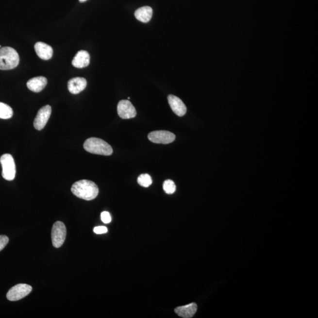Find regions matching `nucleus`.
<instances>
[{"mask_svg": "<svg viewBox=\"0 0 318 318\" xmlns=\"http://www.w3.org/2000/svg\"><path fill=\"white\" fill-rule=\"evenodd\" d=\"M90 57L88 52L80 50L76 54L72 61V65L74 67L82 68L87 67L90 64Z\"/></svg>", "mask_w": 318, "mask_h": 318, "instance_id": "nucleus-13", "label": "nucleus"}, {"mask_svg": "<svg viewBox=\"0 0 318 318\" xmlns=\"http://www.w3.org/2000/svg\"><path fill=\"white\" fill-rule=\"evenodd\" d=\"M8 242H9V239L7 236L0 235V251L6 247Z\"/></svg>", "mask_w": 318, "mask_h": 318, "instance_id": "nucleus-21", "label": "nucleus"}, {"mask_svg": "<svg viewBox=\"0 0 318 318\" xmlns=\"http://www.w3.org/2000/svg\"><path fill=\"white\" fill-rule=\"evenodd\" d=\"M198 306L195 303H191L189 305L178 307L175 311L178 316L184 318H190L194 316L197 311Z\"/></svg>", "mask_w": 318, "mask_h": 318, "instance_id": "nucleus-15", "label": "nucleus"}, {"mask_svg": "<svg viewBox=\"0 0 318 318\" xmlns=\"http://www.w3.org/2000/svg\"><path fill=\"white\" fill-rule=\"evenodd\" d=\"M87 86V81L82 77H75L69 80L68 90L72 94L77 95L84 91Z\"/></svg>", "mask_w": 318, "mask_h": 318, "instance_id": "nucleus-11", "label": "nucleus"}, {"mask_svg": "<svg viewBox=\"0 0 318 318\" xmlns=\"http://www.w3.org/2000/svg\"><path fill=\"white\" fill-rule=\"evenodd\" d=\"M0 163L2 168V178L8 181L15 179L16 168L13 157L10 154H4L0 157Z\"/></svg>", "mask_w": 318, "mask_h": 318, "instance_id": "nucleus-4", "label": "nucleus"}, {"mask_svg": "<svg viewBox=\"0 0 318 318\" xmlns=\"http://www.w3.org/2000/svg\"><path fill=\"white\" fill-rule=\"evenodd\" d=\"M101 219L104 223H109L111 222L112 218L109 212L104 211L101 214Z\"/></svg>", "mask_w": 318, "mask_h": 318, "instance_id": "nucleus-20", "label": "nucleus"}, {"mask_svg": "<svg viewBox=\"0 0 318 318\" xmlns=\"http://www.w3.org/2000/svg\"><path fill=\"white\" fill-rule=\"evenodd\" d=\"M32 291V287L27 284H18L11 288L7 294V298L10 301L21 300Z\"/></svg>", "mask_w": 318, "mask_h": 318, "instance_id": "nucleus-6", "label": "nucleus"}, {"mask_svg": "<svg viewBox=\"0 0 318 318\" xmlns=\"http://www.w3.org/2000/svg\"><path fill=\"white\" fill-rule=\"evenodd\" d=\"M67 234V230L65 224L61 221H57L52 226L51 239L53 247L59 248L65 242Z\"/></svg>", "mask_w": 318, "mask_h": 318, "instance_id": "nucleus-5", "label": "nucleus"}, {"mask_svg": "<svg viewBox=\"0 0 318 318\" xmlns=\"http://www.w3.org/2000/svg\"><path fill=\"white\" fill-rule=\"evenodd\" d=\"M51 113V107L49 105L44 106L38 110L34 121V128L41 131L48 122Z\"/></svg>", "mask_w": 318, "mask_h": 318, "instance_id": "nucleus-8", "label": "nucleus"}, {"mask_svg": "<svg viewBox=\"0 0 318 318\" xmlns=\"http://www.w3.org/2000/svg\"><path fill=\"white\" fill-rule=\"evenodd\" d=\"M148 139L154 143L167 145L173 142L176 139V136L173 133L166 131H158L150 133L148 135Z\"/></svg>", "mask_w": 318, "mask_h": 318, "instance_id": "nucleus-7", "label": "nucleus"}, {"mask_svg": "<svg viewBox=\"0 0 318 318\" xmlns=\"http://www.w3.org/2000/svg\"><path fill=\"white\" fill-rule=\"evenodd\" d=\"M93 231L96 234H104L107 233L108 229L106 226H100L95 227L93 229Z\"/></svg>", "mask_w": 318, "mask_h": 318, "instance_id": "nucleus-22", "label": "nucleus"}, {"mask_svg": "<svg viewBox=\"0 0 318 318\" xmlns=\"http://www.w3.org/2000/svg\"><path fill=\"white\" fill-rule=\"evenodd\" d=\"M153 15V10L151 7L145 6L135 11L134 16L138 20L143 23H148L151 20Z\"/></svg>", "mask_w": 318, "mask_h": 318, "instance_id": "nucleus-16", "label": "nucleus"}, {"mask_svg": "<svg viewBox=\"0 0 318 318\" xmlns=\"http://www.w3.org/2000/svg\"><path fill=\"white\" fill-rule=\"evenodd\" d=\"M34 49L37 56L40 59L48 60L51 59L53 54V50L51 46L43 42H37L35 44Z\"/></svg>", "mask_w": 318, "mask_h": 318, "instance_id": "nucleus-12", "label": "nucleus"}, {"mask_svg": "<svg viewBox=\"0 0 318 318\" xmlns=\"http://www.w3.org/2000/svg\"><path fill=\"white\" fill-rule=\"evenodd\" d=\"M85 151L99 155L110 156L113 153L111 146L99 138L91 137L85 140L84 145Z\"/></svg>", "mask_w": 318, "mask_h": 318, "instance_id": "nucleus-2", "label": "nucleus"}, {"mask_svg": "<svg viewBox=\"0 0 318 318\" xmlns=\"http://www.w3.org/2000/svg\"><path fill=\"white\" fill-rule=\"evenodd\" d=\"M163 190L167 194H173L175 192L176 187L174 182L171 180H167L163 183Z\"/></svg>", "mask_w": 318, "mask_h": 318, "instance_id": "nucleus-19", "label": "nucleus"}, {"mask_svg": "<svg viewBox=\"0 0 318 318\" xmlns=\"http://www.w3.org/2000/svg\"><path fill=\"white\" fill-rule=\"evenodd\" d=\"M86 1H87V0H79V1L80 2H84Z\"/></svg>", "mask_w": 318, "mask_h": 318, "instance_id": "nucleus-23", "label": "nucleus"}, {"mask_svg": "<svg viewBox=\"0 0 318 318\" xmlns=\"http://www.w3.org/2000/svg\"><path fill=\"white\" fill-rule=\"evenodd\" d=\"M118 116L123 119L134 118L137 115L136 110L131 101L123 100L117 105Z\"/></svg>", "mask_w": 318, "mask_h": 318, "instance_id": "nucleus-9", "label": "nucleus"}, {"mask_svg": "<svg viewBox=\"0 0 318 318\" xmlns=\"http://www.w3.org/2000/svg\"><path fill=\"white\" fill-rule=\"evenodd\" d=\"M167 99L171 110L176 115L182 117L186 114L187 108L181 99L174 95H169Z\"/></svg>", "mask_w": 318, "mask_h": 318, "instance_id": "nucleus-10", "label": "nucleus"}, {"mask_svg": "<svg viewBox=\"0 0 318 318\" xmlns=\"http://www.w3.org/2000/svg\"><path fill=\"white\" fill-rule=\"evenodd\" d=\"M20 57L16 50L10 47L0 49V70H8L18 65Z\"/></svg>", "mask_w": 318, "mask_h": 318, "instance_id": "nucleus-3", "label": "nucleus"}, {"mask_svg": "<svg viewBox=\"0 0 318 318\" xmlns=\"http://www.w3.org/2000/svg\"><path fill=\"white\" fill-rule=\"evenodd\" d=\"M48 84V80L43 76L34 77L27 83V87L33 92L38 93L42 91Z\"/></svg>", "mask_w": 318, "mask_h": 318, "instance_id": "nucleus-14", "label": "nucleus"}, {"mask_svg": "<svg viewBox=\"0 0 318 318\" xmlns=\"http://www.w3.org/2000/svg\"><path fill=\"white\" fill-rule=\"evenodd\" d=\"M71 192L77 198L92 201L99 195V188L93 182L82 180L76 182L71 187Z\"/></svg>", "mask_w": 318, "mask_h": 318, "instance_id": "nucleus-1", "label": "nucleus"}, {"mask_svg": "<svg viewBox=\"0 0 318 318\" xmlns=\"http://www.w3.org/2000/svg\"><path fill=\"white\" fill-rule=\"evenodd\" d=\"M13 111L12 107L8 105L0 102V118L8 119L12 117Z\"/></svg>", "mask_w": 318, "mask_h": 318, "instance_id": "nucleus-17", "label": "nucleus"}, {"mask_svg": "<svg viewBox=\"0 0 318 318\" xmlns=\"http://www.w3.org/2000/svg\"><path fill=\"white\" fill-rule=\"evenodd\" d=\"M0 48H1V45H0Z\"/></svg>", "mask_w": 318, "mask_h": 318, "instance_id": "nucleus-24", "label": "nucleus"}, {"mask_svg": "<svg viewBox=\"0 0 318 318\" xmlns=\"http://www.w3.org/2000/svg\"><path fill=\"white\" fill-rule=\"evenodd\" d=\"M137 182L141 186L144 187H148L152 184V179L151 176L148 174H142L139 176L137 179Z\"/></svg>", "mask_w": 318, "mask_h": 318, "instance_id": "nucleus-18", "label": "nucleus"}]
</instances>
